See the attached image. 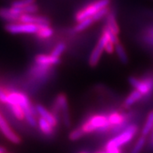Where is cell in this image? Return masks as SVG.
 I'll list each match as a JSON object with an SVG mask.
<instances>
[{"label":"cell","mask_w":153,"mask_h":153,"mask_svg":"<svg viewBox=\"0 0 153 153\" xmlns=\"http://www.w3.org/2000/svg\"><path fill=\"white\" fill-rule=\"evenodd\" d=\"M80 127L85 134H91L95 131L106 133L112 129V126L109 122L108 114H106L91 115Z\"/></svg>","instance_id":"6da1fadb"},{"label":"cell","mask_w":153,"mask_h":153,"mask_svg":"<svg viewBox=\"0 0 153 153\" xmlns=\"http://www.w3.org/2000/svg\"><path fill=\"white\" fill-rule=\"evenodd\" d=\"M138 132V127L137 124H129L124 128L120 134L113 137L106 144L105 149L110 148H120L130 142Z\"/></svg>","instance_id":"7a4b0ae2"},{"label":"cell","mask_w":153,"mask_h":153,"mask_svg":"<svg viewBox=\"0 0 153 153\" xmlns=\"http://www.w3.org/2000/svg\"><path fill=\"white\" fill-rule=\"evenodd\" d=\"M110 3V0H97L88 6L84 7L76 13L75 19L78 22L81 21L83 19L91 17L97 12L104 8L108 7Z\"/></svg>","instance_id":"3957f363"},{"label":"cell","mask_w":153,"mask_h":153,"mask_svg":"<svg viewBox=\"0 0 153 153\" xmlns=\"http://www.w3.org/2000/svg\"><path fill=\"white\" fill-rule=\"evenodd\" d=\"M5 29L7 32L13 34H18V33H28L32 34L38 32V26L32 23H25L21 22H14V23H9L5 26Z\"/></svg>","instance_id":"277c9868"},{"label":"cell","mask_w":153,"mask_h":153,"mask_svg":"<svg viewBox=\"0 0 153 153\" xmlns=\"http://www.w3.org/2000/svg\"><path fill=\"white\" fill-rule=\"evenodd\" d=\"M130 85L135 89L138 90L143 96H148L153 91V78L145 77L143 79L138 78L131 77L128 79Z\"/></svg>","instance_id":"5b68a950"},{"label":"cell","mask_w":153,"mask_h":153,"mask_svg":"<svg viewBox=\"0 0 153 153\" xmlns=\"http://www.w3.org/2000/svg\"><path fill=\"white\" fill-rule=\"evenodd\" d=\"M54 109L61 114L63 121L66 127L70 124V116L68 107V102L66 97L63 93L59 94L56 98L54 104Z\"/></svg>","instance_id":"8992f818"},{"label":"cell","mask_w":153,"mask_h":153,"mask_svg":"<svg viewBox=\"0 0 153 153\" xmlns=\"http://www.w3.org/2000/svg\"><path fill=\"white\" fill-rule=\"evenodd\" d=\"M108 41V35L103 30V34L101 35L100 38L99 39L97 45L95 47V48L93 49L91 55H90L89 65L91 67H95V66H96L98 65L99 60H100V58H101L103 51H105V46H106Z\"/></svg>","instance_id":"52a82bcc"},{"label":"cell","mask_w":153,"mask_h":153,"mask_svg":"<svg viewBox=\"0 0 153 153\" xmlns=\"http://www.w3.org/2000/svg\"><path fill=\"white\" fill-rule=\"evenodd\" d=\"M0 131L5 136V138H7L13 144L18 145L21 142V138H20V136L16 132L12 130L11 127L9 125L6 119L1 114V113H0Z\"/></svg>","instance_id":"ba28073f"},{"label":"cell","mask_w":153,"mask_h":153,"mask_svg":"<svg viewBox=\"0 0 153 153\" xmlns=\"http://www.w3.org/2000/svg\"><path fill=\"white\" fill-rule=\"evenodd\" d=\"M22 14L23 13L21 8H0V18L9 23L17 22Z\"/></svg>","instance_id":"9c48e42d"},{"label":"cell","mask_w":153,"mask_h":153,"mask_svg":"<svg viewBox=\"0 0 153 153\" xmlns=\"http://www.w3.org/2000/svg\"><path fill=\"white\" fill-rule=\"evenodd\" d=\"M18 22L25 23H32L38 26L50 25V19L46 16H38L36 14H22L19 18Z\"/></svg>","instance_id":"30bf717a"},{"label":"cell","mask_w":153,"mask_h":153,"mask_svg":"<svg viewBox=\"0 0 153 153\" xmlns=\"http://www.w3.org/2000/svg\"><path fill=\"white\" fill-rule=\"evenodd\" d=\"M35 110H36V112L40 116V117H42L45 120H46L52 127L56 128L57 126V124H58V119H57V117L52 113L48 111L45 107H43L42 105L41 104L35 105Z\"/></svg>","instance_id":"8fae6325"},{"label":"cell","mask_w":153,"mask_h":153,"mask_svg":"<svg viewBox=\"0 0 153 153\" xmlns=\"http://www.w3.org/2000/svg\"><path fill=\"white\" fill-rule=\"evenodd\" d=\"M35 61L36 64L52 66L59 64L60 62V58L55 57L52 54H38L35 58Z\"/></svg>","instance_id":"7c38bea8"},{"label":"cell","mask_w":153,"mask_h":153,"mask_svg":"<svg viewBox=\"0 0 153 153\" xmlns=\"http://www.w3.org/2000/svg\"><path fill=\"white\" fill-rule=\"evenodd\" d=\"M106 27H108L109 29L112 31L114 33H116V35H118L120 33V28H119V26L117 24V22H116L115 14L112 12L109 13L108 15L106 16Z\"/></svg>","instance_id":"4fadbf2b"},{"label":"cell","mask_w":153,"mask_h":153,"mask_svg":"<svg viewBox=\"0 0 153 153\" xmlns=\"http://www.w3.org/2000/svg\"><path fill=\"white\" fill-rule=\"evenodd\" d=\"M38 125L41 131L45 135L50 136L52 135L54 133V127H52L46 120L42 117H40L38 120Z\"/></svg>","instance_id":"5bb4252c"},{"label":"cell","mask_w":153,"mask_h":153,"mask_svg":"<svg viewBox=\"0 0 153 153\" xmlns=\"http://www.w3.org/2000/svg\"><path fill=\"white\" fill-rule=\"evenodd\" d=\"M144 96L142 93H140L137 89H134L131 93L127 96L126 100H124V106L126 107H129L132 105H134V103H137L138 101L142 99Z\"/></svg>","instance_id":"9a60e30c"},{"label":"cell","mask_w":153,"mask_h":153,"mask_svg":"<svg viewBox=\"0 0 153 153\" xmlns=\"http://www.w3.org/2000/svg\"><path fill=\"white\" fill-rule=\"evenodd\" d=\"M54 33V30L50 25H40L36 33L38 37L41 39H48L51 37Z\"/></svg>","instance_id":"2e32d148"},{"label":"cell","mask_w":153,"mask_h":153,"mask_svg":"<svg viewBox=\"0 0 153 153\" xmlns=\"http://www.w3.org/2000/svg\"><path fill=\"white\" fill-rule=\"evenodd\" d=\"M152 129H153V111H151V112H149V114H148L145 123L143 128H142L141 135L147 137V136L148 135L151 131H152Z\"/></svg>","instance_id":"e0dca14e"},{"label":"cell","mask_w":153,"mask_h":153,"mask_svg":"<svg viewBox=\"0 0 153 153\" xmlns=\"http://www.w3.org/2000/svg\"><path fill=\"white\" fill-rule=\"evenodd\" d=\"M115 51H116L117 57L119 58L120 61L124 64H127L128 62V57L126 53V51L124 47L120 42L117 43L115 45Z\"/></svg>","instance_id":"ac0fdd59"},{"label":"cell","mask_w":153,"mask_h":153,"mask_svg":"<svg viewBox=\"0 0 153 153\" xmlns=\"http://www.w3.org/2000/svg\"><path fill=\"white\" fill-rule=\"evenodd\" d=\"M95 23L93 19L91 17H88L87 19H84L81 21L78 22V24L74 27V30L75 32H81V31L87 29V27H89L90 26L92 25V23Z\"/></svg>","instance_id":"d6986e66"},{"label":"cell","mask_w":153,"mask_h":153,"mask_svg":"<svg viewBox=\"0 0 153 153\" xmlns=\"http://www.w3.org/2000/svg\"><path fill=\"white\" fill-rule=\"evenodd\" d=\"M10 111L13 113V114L15 116V117L19 120H23L25 119V114L23 111V108L19 105H10Z\"/></svg>","instance_id":"ffe728a7"},{"label":"cell","mask_w":153,"mask_h":153,"mask_svg":"<svg viewBox=\"0 0 153 153\" xmlns=\"http://www.w3.org/2000/svg\"><path fill=\"white\" fill-rule=\"evenodd\" d=\"M146 143V137L145 136L141 135L137 140V142L134 144V148L132 149L130 153H141L143 148L145 147Z\"/></svg>","instance_id":"44dd1931"},{"label":"cell","mask_w":153,"mask_h":153,"mask_svg":"<svg viewBox=\"0 0 153 153\" xmlns=\"http://www.w3.org/2000/svg\"><path fill=\"white\" fill-rule=\"evenodd\" d=\"M84 135H85V134L81 129V128L78 127V128L71 131V132L69 134V139L72 142H75V141H78V140L83 138Z\"/></svg>","instance_id":"7402d4cb"},{"label":"cell","mask_w":153,"mask_h":153,"mask_svg":"<svg viewBox=\"0 0 153 153\" xmlns=\"http://www.w3.org/2000/svg\"><path fill=\"white\" fill-rule=\"evenodd\" d=\"M66 48V44L63 42H60L54 47V48H53V50H52V52H51V54L55 57H57V58H60V56H61V55L63 54L64 51H65Z\"/></svg>","instance_id":"603a6c76"},{"label":"cell","mask_w":153,"mask_h":153,"mask_svg":"<svg viewBox=\"0 0 153 153\" xmlns=\"http://www.w3.org/2000/svg\"><path fill=\"white\" fill-rule=\"evenodd\" d=\"M35 1L36 0H15L14 2H12L11 6L17 8H23L31 4L35 3Z\"/></svg>","instance_id":"cb8c5ba5"},{"label":"cell","mask_w":153,"mask_h":153,"mask_svg":"<svg viewBox=\"0 0 153 153\" xmlns=\"http://www.w3.org/2000/svg\"><path fill=\"white\" fill-rule=\"evenodd\" d=\"M109 13V8H104V9H102V10H99V12H97L95 15L91 16V18L93 19L94 22H97L99 21V20H100L101 19H103L104 16H106L108 15Z\"/></svg>","instance_id":"d4e9b609"},{"label":"cell","mask_w":153,"mask_h":153,"mask_svg":"<svg viewBox=\"0 0 153 153\" xmlns=\"http://www.w3.org/2000/svg\"><path fill=\"white\" fill-rule=\"evenodd\" d=\"M22 11H23V13H27V14H35L38 11L39 7L37 4H31L29 6H25V7L21 8Z\"/></svg>","instance_id":"484cf974"},{"label":"cell","mask_w":153,"mask_h":153,"mask_svg":"<svg viewBox=\"0 0 153 153\" xmlns=\"http://www.w3.org/2000/svg\"><path fill=\"white\" fill-rule=\"evenodd\" d=\"M8 90L4 89L3 87L0 86V103L6 104L7 102V97H8Z\"/></svg>","instance_id":"4316f807"},{"label":"cell","mask_w":153,"mask_h":153,"mask_svg":"<svg viewBox=\"0 0 153 153\" xmlns=\"http://www.w3.org/2000/svg\"><path fill=\"white\" fill-rule=\"evenodd\" d=\"M105 51H106V52L108 53V54H112L115 51V45L109 40V41H107L106 46H105Z\"/></svg>","instance_id":"83f0119b"},{"label":"cell","mask_w":153,"mask_h":153,"mask_svg":"<svg viewBox=\"0 0 153 153\" xmlns=\"http://www.w3.org/2000/svg\"><path fill=\"white\" fill-rule=\"evenodd\" d=\"M6 152L5 149H3L2 147H0V153H2V152Z\"/></svg>","instance_id":"f1b7e54d"},{"label":"cell","mask_w":153,"mask_h":153,"mask_svg":"<svg viewBox=\"0 0 153 153\" xmlns=\"http://www.w3.org/2000/svg\"><path fill=\"white\" fill-rule=\"evenodd\" d=\"M96 153H108V152H107L106 150H104V151H99V152H96Z\"/></svg>","instance_id":"f546056e"},{"label":"cell","mask_w":153,"mask_h":153,"mask_svg":"<svg viewBox=\"0 0 153 153\" xmlns=\"http://www.w3.org/2000/svg\"><path fill=\"white\" fill-rule=\"evenodd\" d=\"M151 144L153 145V134H151Z\"/></svg>","instance_id":"4dcf8cb0"},{"label":"cell","mask_w":153,"mask_h":153,"mask_svg":"<svg viewBox=\"0 0 153 153\" xmlns=\"http://www.w3.org/2000/svg\"><path fill=\"white\" fill-rule=\"evenodd\" d=\"M80 153H87V152H80Z\"/></svg>","instance_id":"1f68e13d"},{"label":"cell","mask_w":153,"mask_h":153,"mask_svg":"<svg viewBox=\"0 0 153 153\" xmlns=\"http://www.w3.org/2000/svg\"><path fill=\"white\" fill-rule=\"evenodd\" d=\"M3 153H10V152H4Z\"/></svg>","instance_id":"d6a6232c"},{"label":"cell","mask_w":153,"mask_h":153,"mask_svg":"<svg viewBox=\"0 0 153 153\" xmlns=\"http://www.w3.org/2000/svg\"><path fill=\"white\" fill-rule=\"evenodd\" d=\"M151 134H153V129H152V131H151Z\"/></svg>","instance_id":"836d02e7"},{"label":"cell","mask_w":153,"mask_h":153,"mask_svg":"<svg viewBox=\"0 0 153 153\" xmlns=\"http://www.w3.org/2000/svg\"><path fill=\"white\" fill-rule=\"evenodd\" d=\"M2 153H3V152H2Z\"/></svg>","instance_id":"e575fe53"}]
</instances>
